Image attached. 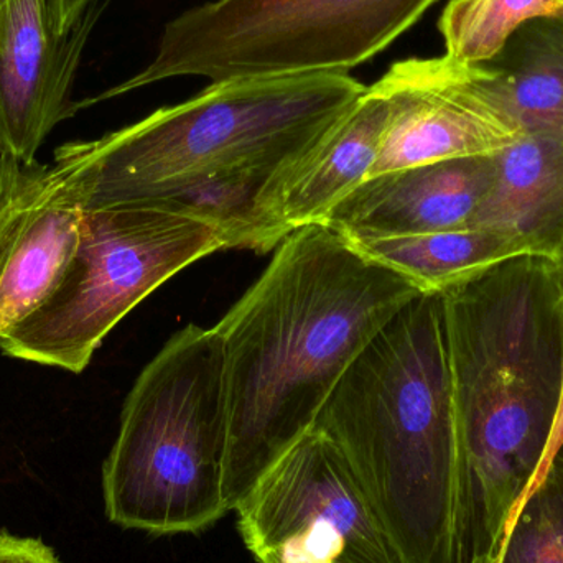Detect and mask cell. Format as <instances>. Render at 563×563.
I'll return each instance as SVG.
<instances>
[{
  "instance_id": "6da1fadb",
  "label": "cell",
  "mask_w": 563,
  "mask_h": 563,
  "mask_svg": "<svg viewBox=\"0 0 563 563\" xmlns=\"http://www.w3.org/2000/svg\"><path fill=\"white\" fill-rule=\"evenodd\" d=\"M366 86L347 73L213 82L96 141L55 151L82 210L157 207L201 218L227 250H274V185L336 128Z\"/></svg>"
},
{
  "instance_id": "7a4b0ae2",
  "label": "cell",
  "mask_w": 563,
  "mask_h": 563,
  "mask_svg": "<svg viewBox=\"0 0 563 563\" xmlns=\"http://www.w3.org/2000/svg\"><path fill=\"white\" fill-rule=\"evenodd\" d=\"M423 294L327 224L288 234L260 279L214 327L228 404V511L317 422L344 371Z\"/></svg>"
},
{
  "instance_id": "3957f363",
  "label": "cell",
  "mask_w": 563,
  "mask_h": 563,
  "mask_svg": "<svg viewBox=\"0 0 563 563\" xmlns=\"http://www.w3.org/2000/svg\"><path fill=\"white\" fill-rule=\"evenodd\" d=\"M459 426L460 561L495 563L534 485L563 386V288L522 254L442 291Z\"/></svg>"
},
{
  "instance_id": "277c9868",
  "label": "cell",
  "mask_w": 563,
  "mask_h": 563,
  "mask_svg": "<svg viewBox=\"0 0 563 563\" xmlns=\"http://www.w3.org/2000/svg\"><path fill=\"white\" fill-rule=\"evenodd\" d=\"M402 563L460 561L459 426L442 291L400 308L318 413Z\"/></svg>"
},
{
  "instance_id": "5b68a950",
  "label": "cell",
  "mask_w": 563,
  "mask_h": 563,
  "mask_svg": "<svg viewBox=\"0 0 563 563\" xmlns=\"http://www.w3.org/2000/svg\"><path fill=\"white\" fill-rule=\"evenodd\" d=\"M224 356L214 328L188 324L139 374L102 465L109 521L198 534L228 515Z\"/></svg>"
},
{
  "instance_id": "8992f818",
  "label": "cell",
  "mask_w": 563,
  "mask_h": 563,
  "mask_svg": "<svg viewBox=\"0 0 563 563\" xmlns=\"http://www.w3.org/2000/svg\"><path fill=\"white\" fill-rule=\"evenodd\" d=\"M437 0H213L165 25L154 59L78 111L181 76L213 82L347 73L396 42Z\"/></svg>"
},
{
  "instance_id": "52a82bcc",
  "label": "cell",
  "mask_w": 563,
  "mask_h": 563,
  "mask_svg": "<svg viewBox=\"0 0 563 563\" xmlns=\"http://www.w3.org/2000/svg\"><path fill=\"white\" fill-rule=\"evenodd\" d=\"M227 250L217 227L157 207L85 210L81 236L56 287L0 338L13 360L81 374L144 298L191 264Z\"/></svg>"
},
{
  "instance_id": "ba28073f",
  "label": "cell",
  "mask_w": 563,
  "mask_h": 563,
  "mask_svg": "<svg viewBox=\"0 0 563 563\" xmlns=\"http://www.w3.org/2000/svg\"><path fill=\"white\" fill-rule=\"evenodd\" d=\"M371 88L389 115L369 177L496 154L521 135L486 98L472 65L446 55L394 63Z\"/></svg>"
},
{
  "instance_id": "9c48e42d",
  "label": "cell",
  "mask_w": 563,
  "mask_h": 563,
  "mask_svg": "<svg viewBox=\"0 0 563 563\" xmlns=\"http://www.w3.org/2000/svg\"><path fill=\"white\" fill-rule=\"evenodd\" d=\"M102 10L104 2L95 0L59 35L48 0H7L0 30V154L36 161L56 125L78 112L73 86Z\"/></svg>"
},
{
  "instance_id": "30bf717a",
  "label": "cell",
  "mask_w": 563,
  "mask_h": 563,
  "mask_svg": "<svg viewBox=\"0 0 563 563\" xmlns=\"http://www.w3.org/2000/svg\"><path fill=\"white\" fill-rule=\"evenodd\" d=\"M82 218L85 210L55 165L0 154V338L62 279Z\"/></svg>"
},
{
  "instance_id": "8fae6325",
  "label": "cell",
  "mask_w": 563,
  "mask_h": 563,
  "mask_svg": "<svg viewBox=\"0 0 563 563\" xmlns=\"http://www.w3.org/2000/svg\"><path fill=\"white\" fill-rule=\"evenodd\" d=\"M234 512L253 555L311 526H334L376 551L396 554L350 463L317 429L282 456Z\"/></svg>"
},
{
  "instance_id": "7c38bea8",
  "label": "cell",
  "mask_w": 563,
  "mask_h": 563,
  "mask_svg": "<svg viewBox=\"0 0 563 563\" xmlns=\"http://www.w3.org/2000/svg\"><path fill=\"white\" fill-rule=\"evenodd\" d=\"M495 177L492 155L450 158L366 178L324 218L347 241L465 230Z\"/></svg>"
},
{
  "instance_id": "4fadbf2b",
  "label": "cell",
  "mask_w": 563,
  "mask_h": 563,
  "mask_svg": "<svg viewBox=\"0 0 563 563\" xmlns=\"http://www.w3.org/2000/svg\"><path fill=\"white\" fill-rule=\"evenodd\" d=\"M387 115L386 99L369 86L346 118L282 175L264 208L274 246L300 228L323 223L369 177Z\"/></svg>"
},
{
  "instance_id": "5bb4252c",
  "label": "cell",
  "mask_w": 563,
  "mask_h": 563,
  "mask_svg": "<svg viewBox=\"0 0 563 563\" xmlns=\"http://www.w3.org/2000/svg\"><path fill=\"white\" fill-rule=\"evenodd\" d=\"M493 158L495 177L470 228L518 238L554 260L563 241V128L525 132Z\"/></svg>"
},
{
  "instance_id": "9a60e30c",
  "label": "cell",
  "mask_w": 563,
  "mask_h": 563,
  "mask_svg": "<svg viewBox=\"0 0 563 563\" xmlns=\"http://www.w3.org/2000/svg\"><path fill=\"white\" fill-rule=\"evenodd\" d=\"M472 68L486 98L521 134L563 128V16L529 20Z\"/></svg>"
},
{
  "instance_id": "2e32d148",
  "label": "cell",
  "mask_w": 563,
  "mask_h": 563,
  "mask_svg": "<svg viewBox=\"0 0 563 563\" xmlns=\"http://www.w3.org/2000/svg\"><path fill=\"white\" fill-rule=\"evenodd\" d=\"M350 243L367 260L412 282L420 291H443L496 264L532 254L518 238L476 228Z\"/></svg>"
},
{
  "instance_id": "e0dca14e",
  "label": "cell",
  "mask_w": 563,
  "mask_h": 563,
  "mask_svg": "<svg viewBox=\"0 0 563 563\" xmlns=\"http://www.w3.org/2000/svg\"><path fill=\"white\" fill-rule=\"evenodd\" d=\"M563 16V0H452L440 16L446 56L466 65L492 58L529 20Z\"/></svg>"
},
{
  "instance_id": "ac0fdd59",
  "label": "cell",
  "mask_w": 563,
  "mask_h": 563,
  "mask_svg": "<svg viewBox=\"0 0 563 563\" xmlns=\"http://www.w3.org/2000/svg\"><path fill=\"white\" fill-rule=\"evenodd\" d=\"M495 563H563V446L512 516Z\"/></svg>"
},
{
  "instance_id": "d6986e66",
  "label": "cell",
  "mask_w": 563,
  "mask_h": 563,
  "mask_svg": "<svg viewBox=\"0 0 563 563\" xmlns=\"http://www.w3.org/2000/svg\"><path fill=\"white\" fill-rule=\"evenodd\" d=\"M254 558L260 563H379L331 526L301 529Z\"/></svg>"
},
{
  "instance_id": "ffe728a7",
  "label": "cell",
  "mask_w": 563,
  "mask_h": 563,
  "mask_svg": "<svg viewBox=\"0 0 563 563\" xmlns=\"http://www.w3.org/2000/svg\"><path fill=\"white\" fill-rule=\"evenodd\" d=\"M0 563H62L40 539L0 532Z\"/></svg>"
},
{
  "instance_id": "44dd1931",
  "label": "cell",
  "mask_w": 563,
  "mask_h": 563,
  "mask_svg": "<svg viewBox=\"0 0 563 563\" xmlns=\"http://www.w3.org/2000/svg\"><path fill=\"white\" fill-rule=\"evenodd\" d=\"M95 0H48L49 20L56 33H66Z\"/></svg>"
},
{
  "instance_id": "7402d4cb",
  "label": "cell",
  "mask_w": 563,
  "mask_h": 563,
  "mask_svg": "<svg viewBox=\"0 0 563 563\" xmlns=\"http://www.w3.org/2000/svg\"><path fill=\"white\" fill-rule=\"evenodd\" d=\"M562 446H563V386H562L561 404H559L558 417H555L554 429H552L551 440H549L548 450H545V455H544V460H542L541 470H539L538 478H536V482H534V485H532V488H534V486L538 485L539 482H541L542 476L545 475V472H548L549 466H551L552 460H554V456L558 455L559 450H561ZM531 489H529V492H531ZM528 495H529V493H528Z\"/></svg>"
},
{
  "instance_id": "603a6c76",
  "label": "cell",
  "mask_w": 563,
  "mask_h": 563,
  "mask_svg": "<svg viewBox=\"0 0 563 563\" xmlns=\"http://www.w3.org/2000/svg\"><path fill=\"white\" fill-rule=\"evenodd\" d=\"M555 266H558L559 277H561V284L563 288V241L561 250H559L558 256L554 257Z\"/></svg>"
},
{
  "instance_id": "cb8c5ba5",
  "label": "cell",
  "mask_w": 563,
  "mask_h": 563,
  "mask_svg": "<svg viewBox=\"0 0 563 563\" xmlns=\"http://www.w3.org/2000/svg\"><path fill=\"white\" fill-rule=\"evenodd\" d=\"M7 0H0V30H2L3 16H5Z\"/></svg>"
}]
</instances>
